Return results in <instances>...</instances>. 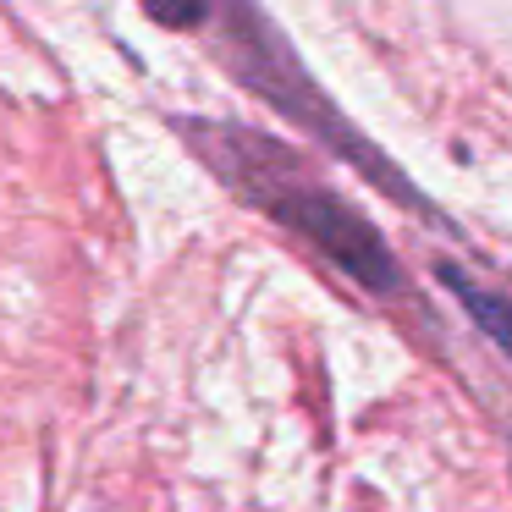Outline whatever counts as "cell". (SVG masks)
<instances>
[{
  "label": "cell",
  "mask_w": 512,
  "mask_h": 512,
  "mask_svg": "<svg viewBox=\"0 0 512 512\" xmlns=\"http://www.w3.org/2000/svg\"><path fill=\"white\" fill-rule=\"evenodd\" d=\"M182 138L221 171L226 188H237L265 215H276L287 232L309 237L336 270H347L375 292H397V265H391V248L380 243V232L358 221L325 182H309V171L281 144L226 122H182Z\"/></svg>",
  "instance_id": "obj_1"
},
{
  "label": "cell",
  "mask_w": 512,
  "mask_h": 512,
  "mask_svg": "<svg viewBox=\"0 0 512 512\" xmlns=\"http://www.w3.org/2000/svg\"><path fill=\"white\" fill-rule=\"evenodd\" d=\"M155 23H171V28H215L226 67H232L248 89L265 94L281 116H292V122H303L309 133H320L336 155L369 166L380 188H391L397 199H413V188H402L397 171H391L386 160H375V149H369L364 138H353V127H347L342 116L320 100V89L309 83V72L292 61L287 39H281L259 12H243V6H232V12H155Z\"/></svg>",
  "instance_id": "obj_2"
},
{
  "label": "cell",
  "mask_w": 512,
  "mask_h": 512,
  "mask_svg": "<svg viewBox=\"0 0 512 512\" xmlns=\"http://www.w3.org/2000/svg\"><path fill=\"white\" fill-rule=\"evenodd\" d=\"M441 281L457 292V303L468 309V320L479 325V331L490 336V342L501 347V353L512 358V303L501 298V292H490L485 281H474V276H463L457 265H441Z\"/></svg>",
  "instance_id": "obj_3"
}]
</instances>
